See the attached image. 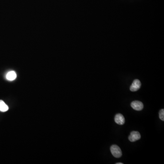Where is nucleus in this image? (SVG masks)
Masks as SVG:
<instances>
[{"instance_id":"obj_4","label":"nucleus","mask_w":164,"mask_h":164,"mask_svg":"<svg viewBox=\"0 0 164 164\" xmlns=\"http://www.w3.org/2000/svg\"><path fill=\"white\" fill-rule=\"evenodd\" d=\"M141 82L138 79H135L132 83L131 86L130 87V91L132 92H135L138 90L141 87Z\"/></svg>"},{"instance_id":"obj_6","label":"nucleus","mask_w":164,"mask_h":164,"mask_svg":"<svg viewBox=\"0 0 164 164\" xmlns=\"http://www.w3.org/2000/svg\"><path fill=\"white\" fill-rule=\"evenodd\" d=\"M17 74L14 71L9 72L6 75V78L9 81H13L17 78Z\"/></svg>"},{"instance_id":"obj_8","label":"nucleus","mask_w":164,"mask_h":164,"mask_svg":"<svg viewBox=\"0 0 164 164\" xmlns=\"http://www.w3.org/2000/svg\"><path fill=\"white\" fill-rule=\"evenodd\" d=\"M159 117L160 119L162 121H164V110L162 109L159 112Z\"/></svg>"},{"instance_id":"obj_5","label":"nucleus","mask_w":164,"mask_h":164,"mask_svg":"<svg viewBox=\"0 0 164 164\" xmlns=\"http://www.w3.org/2000/svg\"><path fill=\"white\" fill-rule=\"evenodd\" d=\"M114 121L117 124L119 125H123L125 124V119L124 116L121 114H118L115 115Z\"/></svg>"},{"instance_id":"obj_3","label":"nucleus","mask_w":164,"mask_h":164,"mask_svg":"<svg viewBox=\"0 0 164 164\" xmlns=\"http://www.w3.org/2000/svg\"><path fill=\"white\" fill-rule=\"evenodd\" d=\"M141 138V135L138 131H132L129 136V141L131 142H135Z\"/></svg>"},{"instance_id":"obj_2","label":"nucleus","mask_w":164,"mask_h":164,"mask_svg":"<svg viewBox=\"0 0 164 164\" xmlns=\"http://www.w3.org/2000/svg\"><path fill=\"white\" fill-rule=\"evenodd\" d=\"M131 106L134 110L136 111H141L143 110L144 108L143 103L137 100L132 102L131 103Z\"/></svg>"},{"instance_id":"obj_7","label":"nucleus","mask_w":164,"mask_h":164,"mask_svg":"<svg viewBox=\"0 0 164 164\" xmlns=\"http://www.w3.org/2000/svg\"><path fill=\"white\" fill-rule=\"evenodd\" d=\"M9 107L2 100H0V111L5 112L8 111Z\"/></svg>"},{"instance_id":"obj_9","label":"nucleus","mask_w":164,"mask_h":164,"mask_svg":"<svg viewBox=\"0 0 164 164\" xmlns=\"http://www.w3.org/2000/svg\"><path fill=\"white\" fill-rule=\"evenodd\" d=\"M116 164H123V163H117Z\"/></svg>"},{"instance_id":"obj_1","label":"nucleus","mask_w":164,"mask_h":164,"mask_svg":"<svg viewBox=\"0 0 164 164\" xmlns=\"http://www.w3.org/2000/svg\"><path fill=\"white\" fill-rule=\"evenodd\" d=\"M110 151L114 156L119 158L121 157L122 155L121 150L117 145H113L110 147Z\"/></svg>"}]
</instances>
